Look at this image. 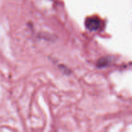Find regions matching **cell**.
I'll use <instances>...</instances> for the list:
<instances>
[{
	"label": "cell",
	"instance_id": "6da1fadb",
	"mask_svg": "<svg viewBox=\"0 0 132 132\" xmlns=\"http://www.w3.org/2000/svg\"><path fill=\"white\" fill-rule=\"evenodd\" d=\"M101 21L97 18H90L86 19L85 25L88 30L91 31H96L101 27Z\"/></svg>",
	"mask_w": 132,
	"mask_h": 132
},
{
	"label": "cell",
	"instance_id": "7a4b0ae2",
	"mask_svg": "<svg viewBox=\"0 0 132 132\" xmlns=\"http://www.w3.org/2000/svg\"><path fill=\"white\" fill-rule=\"evenodd\" d=\"M109 64V61L107 57L101 58L97 63V67L99 68H103V67H106Z\"/></svg>",
	"mask_w": 132,
	"mask_h": 132
}]
</instances>
